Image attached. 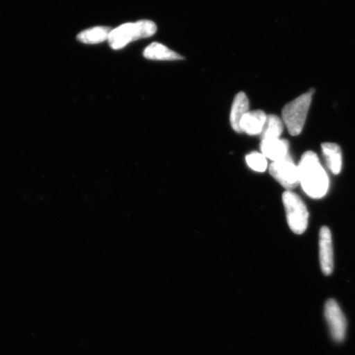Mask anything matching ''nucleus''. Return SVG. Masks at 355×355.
<instances>
[{
	"label": "nucleus",
	"mask_w": 355,
	"mask_h": 355,
	"mask_svg": "<svg viewBox=\"0 0 355 355\" xmlns=\"http://www.w3.org/2000/svg\"><path fill=\"white\" fill-rule=\"evenodd\" d=\"M111 29L107 26H96L91 29L83 31L78 35L80 42L88 44H95L103 42L109 38Z\"/></svg>",
	"instance_id": "obj_13"
},
{
	"label": "nucleus",
	"mask_w": 355,
	"mask_h": 355,
	"mask_svg": "<svg viewBox=\"0 0 355 355\" xmlns=\"http://www.w3.org/2000/svg\"><path fill=\"white\" fill-rule=\"evenodd\" d=\"M319 260L323 274L330 276L334 270V254L331 230L327 226H323L319 232Z\"/></svg>",
	"instance_id": "obj_7"
},
{
	"label": "nucleus",
	"mask_w": 355,
	"mask_h": 355,
	"mask_svg": "<svg viewBox=\"0 0 355 355\" xmlns=\"http://www.w3.org/2000/svg\"><path fill=\"white\" fill-rule=\"evenodd\" d=\"M322 150L327 167L332 174L339 175L343 168V152L339 145L332 143L322 144Z\"/></svg>",
	"instance_id": "obj_11"
},
{
	"label": "nucleus",
	"mask_w": 355,
	"mask_h": 355,
	"mask_svg": "<svg viewBox=\"0 0 355 355\" xmlns=\"http://www.w3.org/2000/svg\"><path fill=\"white\" fill-rule=\"evenodd\" d=\"M288 227L296 234L305 232L309 225V211L303 200L291 190H286L282 195Z\"/></svg>",
	"instance_id": "obj_4"
},
{
	"label": "nucleus",
	"mask_w": 355,
	"mask_h": 355,
	"mask_svg": "<svg viewBox=\"0 0 355 355\" xmlns=\"http://www.w3.org/2000/svg\"><path fill=\"white\" fill-rule=\"evenodd\" d=\"M270 175L287 190L294 189L300 184L298 166L288 154L277 162H273L269 167Z\"/></svg>",
	"instance_id": "obj_5"
},
{
	"label": "nucleus",
	"mask_w": 355,
	"mask_h": 355,
	"mask_svg": "<svg viewBox=\"0 0 355 355\" xmlns=\"http://www.w3.org/2000/svg\"><path fill=\"white\" fill-rule=\"evenodd\" d=\"M157 26L150 20L128 22L111 30L108 42L113 50L118 51L137 40L148 38L157 33Z\"/></svg>",
	"instance_id": "obj_2"
},
{
	"label": "nucleus",
	"mask_w": 355,
	"mask_h": 355,
	"mask_svg": "<svg viewBox=\"0 0 355 355\" xmlns=\"http://www.w3.org/2000/svg\"><path fill=\"white\" fill-rule=\"evenodd\" d=\"M144 55L146 59L152 60H183L184 58L171 49L158 42L150 44L145 49Z\"/></svg>",
	"instance_id": "obj_12"
},
{
	"label": "nucleus",
	"mask_w": 355,
	"mask_h": 355,
	"mask_svg": "<svg viewBox=\"0 0 355 355\" xmlns=\"http://www.w3.org/2000/svg\"><path fill=\"white\" fill-rule=\"evenodd\" d=\"M266 115L263 110L248 111L241 121V132L251 136L260 135L263 130Z\"/></svg>",
	"instance_id": "obj_9"
},
{
	"label": "nucleus",
	"mask_w": 355,
	"mask_h": 355,
	"mask_svg": "<svg viewBox=\"0 0 355 355\" xmlns=\"http://www.w3.org/2000/svg\"><path fill=\"white\" fill-rule=\"evenodd\" d=\"M313 91L288 102L282 110V121L292 136H298L304 130L311 104H312Z\"/></svg>",
	"instance_id": "obj_3"
},
{
	"label": "nucleus",
	"mask_w": 355,
	"mask_h": 355,
	"mask_svg": "<svg viewBox=\"0 0 355 355\" xmlns=\"http://www.w3.org/2000/svg\"><path fill=\"white\" fill-rule=\"evenodd\" d=\"M324 316L329 327L332 339L336 343H343L347 331V321L340 305L335 300L327 302L324 308Z\"/></svg>",
	"instance_id": "obj_6"
},
{
	"label": "nucleus",
	"mask_w": 355,
	"mask_h": 355,
	"mask_svg": "<svg viewBox=\"0 0 355 355\" xmlns=\"http://www.w3.org/2000/svg\"><path fill=\"white\" fill-rule=\"evenodd\" d=\"M246 162L252 171L264 172L268 167V162L264 155L259 153H252L246 157Z\"/></svg>",
	"instance_id": "obj_15"
},
{
	"label": "nucleus",
	"mask_w": 355,
	"mask_h": 355,
	"mask_svg": "<svg viewBox=\"0 0 355 355\" xmlns=\"http://www.w3.org/2000/svg\"><path fill=\"white\" fill-rule=\"evenodd\" d=\"M283 121L277 115L270 114L266 117L263 130L261 132V140L279 139L284 131Z\"/></svg>",
	"instance_id": "obj_14"
},
{
	"label": "nucleus",
	"mask_w": 355,
	"mask_h": 355,
	"mask_svg": "<svg viewBox=\"0 0 355 355\" xmlns=\"http://www.w3.org/2000/svg\"><path fill=\"white\" fill-rule=\"evenodd\" d=\"M298 170L300 184L309 197L320 199L326 196L329 189V177L316 153L308 150L302 155Z\"/></svg>",
	"instance_id": "obj_1"
},
{
	"label": "nucleus",
	"mask_w": 355,
	"mask_h": 355,
	"mask_svg": "<svg viewBox=\"0 0 355 355\" xmlns=\"http://www.w3.org/2000/svg\"><path fill=\"white\" fill-rule=\"evenodd\" d=\"M260 148L261 154L273 162L285 158L290 154V144L285 139H263L261 140Z\"/></svg>",
	"instance_id": "obj_8"
},
{
	"label": "nucleus",
	"mask_w": 355,
	"mask_h": 355,
	"mask_svg": "<svg viewBox=\"0 0 355 355\" xmlns=\"http://www.w3.org/2000/svg\"><path fill=\"white\" fill-rule=\"evenodd\" d=\"M250 110V101L244 92H239L235 96L232 113H230V123L233 130L237 132H241V121L244 114H246Z\"/></svg>",
	"instance_id": "obj_10"
}]
</instances>
